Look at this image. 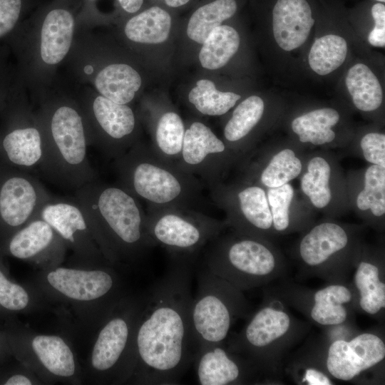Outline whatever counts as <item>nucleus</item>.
Masks as SVG:
<instances>
[{"mask_svg":"<svg viewBox=\"0 0 385 385\" xmlns=\"http://www.w3.org/2000/svg\"><path fill=\"white\" fill-rule=\"evenodd\" d=\"M194 258L173 257L143 302L133 345L137 382L175 385L193 363L190 328Z\"/></svg>","mask_w":385,"mask_h":385,"instance_id":"1","label":"nucleus"},{"mask_svg":"<svg viewBox=\"0 0 385 385\" xmlns=\"http://www.w3.org/2000/svg\"><path fill=\"white\" fill-rule=\"evenodd\" d=\"M43 131L45 161L41 173L65 188L76 190L96 180L91 165L90 133L73 88L60 84L31 99Z\"/></svg>","mask_w":385,"mask_h":385,"instance_id":"2","label":"nucleus"},{"mask_svg":"<svg viewBox=\"0 0 385 385\" xmlns=\"http://www.w3.org/2000/svg\"><path fill=\"white\" fill-rule=\"evenodd\" d=\"M74 199L107 253L136 254L155 245L138 200L120 185L95 180L75 190Z\"/></svg>","mask_w":385,"mask_h":385,"instance_id":"3","label":"nucleus"},{"mask_svg":"<svg viewBox=\"0 0 385 385\" xmlns=\"http://www.w3.org/2000/svg\"><path fill=\"white\" fill-rule=\"evenodd\" d=\"M79 19L58 1L41 11L23 26L19 50L22 78L31 98L51 88L57 71L65 64L74 42Z\"/></svg>","mask_w":385,"mask_h":385,"instance_id":"4","label":"nucleus"},{"mask_svg":"<svg viewBox=\"0 0 385 385\" xmlns=\"http://www.w3.org/2000/svg\"><path fill=\"white\" fill-rule=\"evenodd\" d=\"M119 185L150 208L195 209L200 197L199 180L139 144L115 159Z\"/></svg>","mask_w":385,"mask_h":385,"instance_id":"5","label":"nucleus"},{"mask_svg":"<svg viewBox=\"0 0 385 385\" xmlns=\"http://www.w3.org/2000/svg\"><path fill=\"white\" fill-rule=\"evenodd\" d=\"M197 282L190 313L195 355L208 346L224 342L234 322L247 310L242 291L214 274L202 263Z\"/></svg>","mask_w":385,"mask_h":385,"instance_id":"6","label":"nucleus"},{"mask_svg":"<svg viewBox=\"0 0 385 385\" xmlns=\"http://www.w3.org/2000/svg\"><path fill=\"white\" fill-rule=\"evenodd\" d=\"M204 247L201 263L241 291L263 285L279 274L275 255L260 239L219 235Z\"/></svg>","mask_w":385,"mask_h":385,"instance_id":"7","label":"nucleus"},{"mask_svg":"<svg viewBox=\"0 0 385 385\" xmlns=\"http://www.w3.org/2000/svg\"><path fill=\"white\" fill-rule=\"evenodd\" d=\"M222 224L195 209L150 208L146 228L155 245L165 247L173 257H190L217 237Z\"/></svg>","mask_w":385,"mask_h":385,"instance_id":"8","label":"nucleus"},{"mask_svg":"<svg viewBox=\"0 0 385 385\" xmlns=\"http://www.w3.org/2000/svg\"><path fill=\"white\" fill-rule=\"evenodd\" d=\"M73 90L81 106L91 145L116 159L134 144L136 116L128 104H119L88 86L74 83Z\"/></svg>","mask_w":385,"mask_h":385,"instance_id":"9","label":"nucleus"},{"mask_svg":"<svg viewBox=\"0 0 385 385\" xmlns=\"http://www.w3.org/2000/svg\"><path fill=\"white\" fill-rule=\"evenodd\" d=\"M291 317L284 311L264 306L252 317L228 347L245 356L260 371L267 368L272 348L291 334Z\"/></svg>","mask_w":385,"mask_h":385,"instance_id":"10","label":"nucleus"},{"mask_svg":"<svg viewBox=\"0 0 385 385\" xmlns=\"http://www.w3.org/2000/svg\"><path fill=\"white\" fill-rule=\"evenodd\" d=\"M14 118L1 141L6 160L24 170L41 171L45 161L43 131L31 102L25 96L18 105Z\"/></svg>","mask_w":385,"mask_h":385,"instance_id":"11","label":"nucleus"},{"mask_svg":"<svg viewBox=\"0 0 385 385\" xmlns=\"http://www.w3.org/2000/svg\"><path fill=\"white\" fill-rule=\"evenodd\" d=\"M52 195L35 176L24 172L6 174L0 180V220L21 228L35 218Z\"/></svg>","mask_w":385,"mask_h":385,"instance_id":"12","label":"nucleus"},{"mask_svg":"<svg viewBox=\"0 0 385 385\" xmlns=\"http://www.w3.org/2000/svg\"><path fill=\"white\" fill-rule=\"evenodd\" d=\"M143 300L118 312L105 323L93 348L91 364L98 371L111 372L125 360L129 351L133 356L135 334Z\"/></svg>","mask_w":385,"mask_h":385,"instance_id":"13","label":"nucleus"},{"mask_svg":"<svg viewBox=\"0 0 385 385\" xmlns=\"http://www.w3.org/2000/svg\"><path fill=\"white\" fill-rule=\"evenodd\" d=\"M385 344L377 335L363 333L350 341L337 339L329 346L326 367L330 375L351 381L384 360Z\"/></svg>","mask_w":385,"mask_h":385,"instance_id":"14","label":"nucleus"},{"mask_svg":"<svg viewBox=\"0 0 385 385\" xmlns=\"http://www.w3.org/2000/svg\"><path fill=\"white\" fill-rule=\"evenodd\" d=\"M193 364L197 383L201 385L246 384L259 371L249 359L225 346L224 342L199 351Z\"/></svg>","mask_w":385,"mask_h":385,"instance_id":"15","label":"nucleus"},{"mask_svg":"<svg viewBox=\"0 0 385 385\" xmlns=\"http://www.w3.org/2000/svg\"><path fill=\"white\" fill-rule=\"evenodd\" d=\"M36 217L46 221L61 238L81 252L95 253L94 234L88 220L74 197L51 195Z\"/></svg>","mask_w":385,"mask_h":385,"instance_id":"16","label":"nucleus"},{"mask_svg":"<svg viewBox=\"0 0 385 385\" xmlns=\"http://www.w3.org/2000/svg\"><path fill=\"white\" fill-rule=\"evenodd\" d=\"M226 153L224 142L208 126L201 122H193L185 129L175 165L192 175H200L203 181L212 186L215 164Z\"/></svg>","mask_w":385,"mask_h":385,"instance_id":"17","label":"nucleus"},{"mask_svg":"<svg viewBox=\"0 0 385 385\" xmlns=\"http://www.w3.org/2000/svg\"><path fill=\"white\" fill-rule=\"evenodd\" d=\"M52 287L62 294L78 301H93L113 294L116 281L105 270H83L58 267L47 274Z\"/></svg>","mask_w":385,"mask_h":385,"instance_id":"18","label":"nucleus"},{"mask_svg":"<svg viewBox=\"0 0 385 385\" xmlns=\"http://www.w3.org/2000/svg\"><path fill=\"white\" fill-rule=\"evenodd\" d=\"M314 24L306 0H277L272 10V29L278 46L289 51L307 39Z\"/></svg>","mask_w":385,"mask_h":385,"instance_id":"19","label":"nucleus"},{"mask_svg":"<svg viewBox=\"0 0 385 385\" xmlns=\"http://www.w3.org/2000/svg\"><path fill=\"white\" fill-rule=\"evenodd\" d=\"M346 231L339 225L324 222L313 227L299 246L302 262L311 268H321L349 244Z\"/></svg>","mask_w":385,"mask_h":385,"instance_id":"20","label":"nucleus"},{"mask_svg":"<svg viewBox=\"0 0 385 385\" xmlns=\"http://www.w3.org/2000/svg\"><path fill=\"white\" fill-rule=\"evenodd\" d=\"M237 217L231 222L241 235L259 238L272 228V217L265 190L260 186L250 185L237 193Z\"/></svg>","mask_w":385,"mask_h":385,"instance_id":"21","label":"nucleus"},{"mask_svg":"<svg viewBox=\"0 0 385 385\" xmlns=\"http://www.w3.org/2000/svg\"><path fill=\"white\" fill-rule=\"evenodd\" d=\"M142 84L139 73L130 64L115 62L98 71L88 86L99 94L119 104H128Z\"/></svg>","mask_w":385,"mask_h":385,"instance_id":"22","label":"nucleus"},{"mask_svg":"<svg viewBox=\"0 0 385 385\" xmlns=\"http://www.w3.org/2000/svg\"><path fill=\"white\" fill-rule=\"evenodd\" d=\"M61 238L43 219L36 217L11 237L8 250L15 257L27 260L51 252Z\"/></svg>","mask_w":385,"mask_h":385,"instance_id":"23","label":"nucleus"},{"mask_svg":"<svg viewBox=\"0 0 385 385\" xmlns=\"http://www.w3.org/2000/svg\"><path fill=\"white\" fill-rule=\"evenodd\" d=\"M352 299L351 290L343 284H334L316 291L309 310L311 319L320 325H339L348 316L345 304Z\"/></svg>","mask_w":385,"mask_h":385,"instance_id":"24","label":"nucleus"},{"mask_svg":"<svg viewBox=\"0 0 385 385\" xmlns=\"http://www.w3.org/2000/svg\"><path fill=\"white\" fill-rule=\"evenodd\" d=\"M170 28V14L158 6H153L128 19L123 34L131 42L160 43L168 38Z\"/></svg>","mask_w":385,"mask_h":385,"instance_id":"25","label":"nucleus"},{"mask_svg":"<svg viewBox=\"0 0 385 385\" xmlns=\"http://www.w3.org/2000/svg\"><path fill=\"white\" fill-rule=\"evenodd\" d=\"M339 120V114L335 109L322 108L295 118L291 125L302 143L322 145L334 140L336 134L332 128Z\"/></svg>","mask_w":385,"mask_h":385,"instance_id":"26","label":"nucleus"},{"mask_svg":"<svg viewBox=\"0 0 385 385\" xmlns=\"http://www.w3.org/2000/svg\"><path fill=\"white\" fill-rule=\"evenodd\" d=\"M346 86L354 106L362 111H373L382 103L381 84L365 64L356 63L348 71Z\"/></svg>","mask_w":385,"mask_h":385,"instance_id":"27","label":"nucleus"},{"mask_svg":"<svg viewBox=\"0 0 385 385\" xmlns=\"http://www.w3.org/2000/svg\"><path fill=\"white\" fill-rule=\"evenodd\" d=\"M240 42V36L234 28L217 26L202 43L199 53L202 66L210 70L223 67L237 51Z\"/></svg>","mask_w":385,"mask_h":385,"instance_id":"28","label":"nucleus"},{"mask_svg":"<svg viewBox=\"0 0 385 385\" xmlns=\"http://www.w3.org/2000/svg\"><path fill=\"white\" fill-rule=\"evenodd\" d=\"M36 355L51 374L58 376H71L76 370L73 353L59 337L38 335L31 342Z\"/></svg>","mask_w":385,"mask_h":385,"instance_id":"29","label":"nucleus"},{"mask_svg":"<svg viewBox=\"0 0 385 385\" xmlns=\"http://www.w3.org/2000/svg\"><path fill=\"white\" fill-rule=\"evenodd\" d=\"M354 282L359 294V304L362 310L376 314L385 307V284L381 280L376 265L360 262L354 275Z\"/></svg>","mask_w":385,"mask_h":385,"instance_id":"30","label":"nucleus"},{"mask_svg":"<svg viewBox=\"0 0 385 385\" xmlns=\"http://www.w3.org/2000/svg\"><path fill=\"white\" fill-rule=\"evenodd\" d=\"M237 10L235 0H215L198 8L191 16L187 28L188 37L202 43L210 32Z\"/></svg>","mask_w":385,"mask_h":385,"instance_id":"31","label":"nucleus"},{"mask_svg":"<svg viewBox=\"0 0 385 385\" xmlns=\"http://www.w3.org/2000/svg\"><path fill=\"white\" fill-rule=\"evenodd\" d=\"M185 131L184 123L178 113L173 111L164 113L157 122L154 153L175 165L182 150Z\"/></svg>","mask_w":385,"mask_h":385,"instance_id":"32","label":"nucleus"},{"mask_svg":"<svg viewBox=\"0 0 385 385\" xmlns=\"http://www.w3.org/2000/svg\"><path fill=\"white\" fill-rule=\"evenodd\" d=\"M347 54V43L338 35L329 34L317 38L308 56L311 68L321 76L327 75L344 62Z\"/></svg>","mask_w":385,"mask_h":385,"instance_id":"33","label":"nucleus"},{"mask_svg":"<svg viewBox=\"0 0 385 385\" xmlns=\"http://www.w3.org/2000/svg\"><path fill=\"white\" fill-rule=\"evenodd\" d=\"M331 167L324 158L315 156L308 163L307 172L300 181V188L315 207L322 209L332 200Z\"/></svg>","mask_w":385,"mask_h":385,"instance_id":"34","label":"nucleus"},{"mask_svg":"<svg viewBox=\"0 0 385 385\" xmlns=\"http://www.w3.org/2000/svg\"><path fill=\"white\" fill-rule=\"evenodd\" d=\"M241 96L232 92L218 91L210 80L201 79L188 94L189 101L202 114L222 115L231 109Z\"/></svg>","mask_w":385,"mask_h":385,"instance_id":"35","label":"nucleus"},{"mask_svg":"<svg viewBox=\"0 0 385 385\" xmlns=\"http://www.w3.org/2000/svg\"><path fill=\"white\" fill-rule=\"evenodd\" d=\"M264 109V101L257 96H251L242 101L225 126V140L230 143L242 140L259 123Z\"/></svg>","mask_w":385,"mask_h":385,"instance_id":"36","label":"nucleus"},{"mask_svg":"<svg viewBox=\"0 0 385 385\" xmlns=\"http://www.w3.org/2000/svg\"><path fill=\"white\" fill-rule=\"evenodd\" d=\"M302 169V162L295 153L284 148L274 154L262 170L260 182L267 188L280 187L296 178Z\"/></svg>","mask_w":385,"mask_h":385,"instance_id":"37","label":"nucleus"},{"mask_svg":"<svg viewBox=\"0 0 385 385\" xmlns=\"http://www.w3.org/2000/svg\"><path fill=\"white\" fill-rule=\"evenodd\" d=\"M364 188L357 195L356 203L361 210H370L373 215L385 213V168L371 164L364 173Z\"/></svg>","mask_w":385,"mask_h":385,"instance_id":"38","label":"nucleus"},{"mask_svg":"<svg viewBox=\"0 0 385 385\" xmlns=\"http://www.w3.org/2000/svg\"><path fill=\"white\" fill-rule=\"evenodd\" d=\"M267 194L272 217V227L275 231L284 232L290 225V206L294 197L291 184L268 188Z\"/></svg>","mask_w":385,"mask_h":385,"instance_id":"39","label":"nucleus"},{"mask_svg":"<svg viewBox=\"0 0 385 385\" xmlns=\"http://www.w3.org/2000/svg\"><path fill=\"white\" fill-rule=\"evenodd\" d=\"M29 302L26 291L10 282L0 270V304L7 309L17 311L26 308Z\"/></svg>","mask_w":385,"mask_h":385,"instance_id":"40","label":"nucleus"},{"mask_svg":"<svg viewBox=\"0 0 385 385\" xmlns=\"http://www.w3.org/2000/svg\"><path fill=\"white\" fill-rule=\"evenodd\" d=\"M360 147L364 159L371 164L385 168V135L369 133L364 135Z\"/></svg>","mask_w":385,"mask_h":385,"instance_id":"41","label":"nucleus"},{"mask_svg":"<svg viewBox=\"0 0 385 385\" xmlns=\"http://www.w3.org/2000/svg\"><path fill=\"white\" fill-rule=\"evenodd\" d=\"M24 0H0V38L11 34L19 23Z\"/></svg>","mask_w":385,"mask_h":385,"instance_id":"42","label":"nucleus"},{"mask_svg":"<svg viewBox=\"0 0 385 385\" xmlns=\"http://www.w3.org/2000/svg\"><path fill=\"white\" fill-rule=\"evenodd\" d=\"M371 15L374 20V27L369 34L371 45L376 47L385 46V6L376 3L371 8Z\"/></svg>","mask_w":385,"mask_h":385,"instance_id":"43","label":"nucleus"},{"mask_svg":"<svg viewBox=\"0 0 385 385\" xmlns=\"http://www.w3.org/2000/svg\"><path fill=\"white\" fill-rule=\"evenodd\" d=\"M302 382L309 385H330L332 384L330 378L322 371L316 368H308L302 376Z\"/></svg>","mask_w":385,"mask_h":385,"instance_id":"44","label":"nucleus"},{"mask_svg":"<svg viewBox=\"0 0 385 385\" xmlns=\"http://www.w3.org/2000/svg\"><path fill=\"white\" fill-rule=\"evenodd\" d=\"M93 1V0H90ZM121 8L129 14L137 12L141 7L143 0H118Z\"/></svg>","mask_w":385,"mask_h":385,"instance_id":"45","label":"nucleus"},{"mask_svg":"<svg viewBox=\"0 0 385 385\" xmlns=\"http://www.w3.org/2000/svg\"><path fill=\"white\" fill-rule=\"evenodd\" d=\"M6 385H30L31 384V381L26 376L16 374L11 376L4 383Z\"/></svg>","mask_w":385,"mask_h":385,"instance_id":"46","label":"nucleus"},{"mask_svg":"<svg viewBox=\"0 0 385 385\" xmlns=\"http://www.w3.org/2000/svg\"><path fill=\"white\" fill-rule=\"evenodd\" d=\"M190 0H165L166 4L171 7H178L187 4Z\"/></svg>","mask_w":385,"mask_h":385,"instance_id":"47","label":"nucleus"},{"mask_svg":"<svg viewBox=\"0 0 385 385\" xmlns=\"http://www.w3.org/2000/svg\"><path fill=\"white\" fill-rule=\"evenodd\" d=\"M375 1H379V2H384L385 0H375Z\"/></svg>","mask_w":385,"mask_h":385,"instance_id":"48","label":"nucleus"}]
</instances>
